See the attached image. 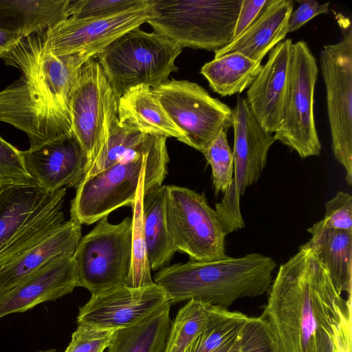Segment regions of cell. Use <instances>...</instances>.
<instances>
[{
  "label": "cell",
  "instance_id": "6da1fadb",
  "mask_svg": "<svg viewBox=\"0 0 352 352\" xmlns=\"http://www.w3.org/2000/svg\"><path fill=\"white\" fill-rule=\"evenodd\" d=\"M261 316L280 352H336L344 300L314 252L302 245L282 264Z\"/></svg>",
  "mask_w": 352,
  "mask_h": 352
},
{
  "label": "cell",
  "instance_id": "7a4b0ae2",
  "mask_svg": "<svg viewBox=\"0 0 352 352\" xmlns=\"http://www.w3.org/2000/svg\"><path fill=\"white\" fill-rule=\"evenodd\" d=\"M275 261L260 253L214 261L190 260L166 266L155 274L170 304L195 300L227 309L236 300L261 296L272 283Z\"/></svg>",
  "mask_w": 352,
  "mask_h": 352
},
{
  "label": "cell",
  "instance_id": "3957f363",
  "mask_svg": "<svg viewBox=\"0 0 352 352\" xmlns=\"http://www.w3.org/2000/svg\"><path fill=\"white\" fill-rule=\"evenodd\" d=\"M166 139L147 135L116 164L85 179L71 202L70 219L92 224L118 208L132 206L142 182L144 192L162 186L169 162Z\"/></svg>",
  "mask_w": 352,
  "mask_h": 352
},
{
  "label": "cell",
  "instance_id": "277c9868",
  "mask_svg": "<svg viewBox=\"0 0 352 352\" xmlns=\"http://www.w3.org/2000/svg\"><path fill=\"white\" fill-rule=\"evenodd\" d=\"M242 0H152L146 21L182 49L217 51L234 39Z\"/></svg>",
  "mask_w": 352,
  "mask_h": 352
},
{
  "label": "cell",
  "instance_id": "5b68a950",
  "mask_svg": "<svg viewBox=\"0 0 352 352\" xmlns=\"http://www.w3.org/2000/svg\"><path fill=\"white\" fill-rule=\"evenodd\" d=\"M182 48L156 32L135 28L124 33L97 55L116 98L129 89L144 85L155 88L178 68L175 60Z\"/></svg>",
  "mask_w": 352,
  "mask_h": 352
},
{
  "label": "cell",
  "instance_id": "8992f818",
  "mask_svg": "<svg viewBox=\"0 0 352 352\" xmlns=\"http://www.w3.org/2000/svg\"><path fill=\"white\" fill-rule=\"evenodd\" d=\"M164 187L167 228L176 251L197 261L227 258L226 237L229 233L205 195L185 187Z\"/></svg>",
  "mask_w": 352,
  "mask_h": 352
},
{
  "label": "cell",
  "instance_id": "52a82bcc",
  "mask_svg": "<svg viewBox=\"0 0 352 352\" xmlns=\"http://www.w3.org/2000/svg\"><path fill=\"white\" fill-rule=\"evenodd\" d=\"M336 20L342 32L340 41L326 45L320 54V65L326 89L331 148L352 184V26L345 16Z\"/></svg>",
  "mask_w": 352,
  "mask_h": 352
},
{
  "label": "cell",
  "instance_id": "ba28073f",
  "mask_svg": "<svg viewBox=\"0 0 352 352\" xmlns=\"http://www.w3.org/2000/svg\"><path fill=\"white\" fill-rule=\"evenodd\" d=\"M107 217L80 238L74 254L78 287L91 295L125 285L131 267L132 219L113 224Z\"/></svg>",
  "mask_w": 352,
  "mask_h": 352
},
{
  "label": "cell",
  "instance_id": "9c48e42d",
  "mask_svg": "<svg viewBox=\"0 0 352 352\" xmlns=\"http://www.w3.org/2000/svg\"><path fill=\"white\" fill-rule=\"evenodd\" d=\"M232 127L234 130L233 179L229 190L215 206L229 234L245 227L240 199L246 188L260 178L269 150L276 141L273 134L261 126L250 111L245 98L240 95L232 109Z\"/></svg>",
  "mask_w": 352,
  "mask_h": 352
},
{
  "label": "cell",
  "instance_id": "30bf717a",
  "mask_svg": "<svg viewBox=\"0 0 352 352\" xmlns=\"http://www.w3.org/2000/svg\"><path fill=\"white\" fill-rule=\"evenodd\" d=\"M318 75L316 59L308 44L293 43L283 119L274 136L301 158L319 155L322 148L314 118Z\"/></svg>",
  "mask_w": 352,
  "mask_h": 352
},
{
  "label": "cell",
  "instance_id": "8fae6325",
  "mask_svg": "<svg viewBox=\"0 0 352 352\" xmlns=\"http://www.w3.org/2000/svg\"><path fill=\"white\" fill-rule=\"evenodd\" d=\"M152 90L182 132L184 144L201 153L221 131L232 126V109L195 82L168 80Z\"/></svg>",
  "mask_w": 352,
  "mask_h": 352
},
{
  "label": "cell",
  "instance_id": "7c38bea8",
  "mask_svg": "<svg viewBox=\"0 0 352 352\" xmlns=\"http://www.w3.org/2000/svg\"><path fill=\"white\" fill-rule=\"evenodd\" d=\"M96 57L87 52L60 56L45 53L37 32L23 36L3 59L6 65L19 68L26 80L71 118L69 98L79 71L88 59Z\"/></svg>",
  "mask_w": 352,
  "mask_h": 352
},
{
  "label": "cell",
  "instance_id": "4fadbf2b",
  "mask_svg": "<svg viewBox=\"0 0 352 352\" xmlns=\"http://www.w3.org/2000/svg\"><path fill=\"white\" fill-rule=\"evenodd\" d=\"M149 6L104 18L67 19L38 32L41 48L55 56L87 52L96 56L118 37L152 16Z\"/></svg>",
  "mask_w": 352,
  "mask_h": 352
},
{
  "label": "cell",
  "instance_id": "5bb4252c",
  "mask_svg": "<svg viewBox=\"0 0 352 352\" xmlns=\"http://www.w3.org/2000/svg\"><path fill=\"white\" fill-rule=\"evenodd\" d=\"M94 58L82 65L69 98L72 131L86 155L89 170L105 143L107 109L114 96Z\"/></svg>",
  "mask_w": 352,
  "mask_h": 352
},
{
  "label": "cell",
  "instance_id": "9a60e30c",
  "mask_svg": "<svg viewBox=\"0 0 352 352\" xmlns=\"http://www.w3.org/2000/svg\"><path fill=\"white\" fill-rule=\"evenodd\" d=\"M0 121L25 132L34 148L71 131V118L23 76L0 91Z\"/></svg>",
  "mask_w": 352,
  "mask_h": 352
},
{
  "label": "cell",
  "instance_id": "2e32d148",
  "mask_svg": "<svg viewBox=\"0 0 352 352\" xmlns=\"http://www.w3.org/2000/svg\"><path fill=\"white\" fill-rule=\"evenodd\" d=\"M169 303L164 289L155 283L141 287L123 285L91 295L80 307L77 323L103 329L130 327Z\"/></svg>",
  "mask_w": 352,
  "mask_h": 352
},
{
  "label": "cell",
  "instance_id": "e0dca14e",
  "mask_svg": "<svg viewBox=\"0 0 352 352\" xmlns=\"http://www.w3.org/2000/svg\"><path fill=\"white\" fill-rule=\"evenodd\" d=\"M21 153L28 174L49 191L77 188L89 170L86 155L73 131Z\"/></svg>",
  "mask_w": 352,
  "mask_h": 352
},
{
  "label": "cell",
  "instance_id": "ac0fdd59",
  "mask_svg": "<svg viewBox=\"0 0 352 352\" xmlns=\"http://www.w3.org/2000/svg\"><path fill=\"white\" fill-rule=\"evenodd\" d=\"M293 42L285 38L269 52L268 58L246 93L250 111L267 133H275L283 119Z\"/></svg>",
  "mask_w": 352,
  "mask_h": 352
},
{
  "label": "cell",
  "instance_id": "d6986e66",
  "mask_svg": "<svg viewBox=\"0 0 352 352\" xmlns=\"http://www.w3.org/2000/svg\"><path fill=\"white\" fill-rule=\"evenodd\" d=\"M78 287L74 254L56 257L17 285L0 294V318L22 313L71 293Z\"/></svg>",
  "mask_w": 352,
  "mask_h": 352
},
{
  "label": "cell",
  "instance_id": "ffe728a7",
  "mask_svg": "<svg viewBox=\"0 0 352 352\" xmlns=\"http://www.w3.org/2000/svg\"><path fill=\"white\" fill-rule=\"evenodd\" d=\"M80 238L81 224L70 219L23 251L0 263V294L56 257L74 254Z\"/></svg>",
  "mask_w": 352,
  "mask_h": 352
},
{
  "label": "cell",
  "instance_id": "44dd1931",
  "mask_svg": "<svg viewBox=\"0 0 352 352\" xmlns=\"http://www.w3.org/2000/svg\"><path fill=\"white\" fill-rule=\"evenodd\" d=\"M66 192V188L49 191L37 182L0 184V254L31 221Z\"/></svg>",
  "mask_w": 352,
  "mask_h": 352
},
{
  "label": "cell",
  "instance_id": "7402d4cb",
  "mask_svg": "<svg viewBox=\"0 0 352 352\" xmlns=\"http://www.w3.org/2000/svg\"><path fill=\"white\" fill-rule=\"evenodd\" d=\"M292 0H267L254 22L227 46L214 52V58L239 52L256 62L285 38Z\"/></svg>",
  "mask_w": 352,
  "mask_h": 352
},
{
  "label": "cell",
  "instance_id": "603a6c76",
  "mask_svg": "<svg viewBox=\"0 0 352 352\" xmlns=\"http://www.w3.org/2000/svg\"><path fill=\"white\" fill-rule=\"evenodd\" d=\"M120 123L145 135L173 137L184 143L182 132L161 105L152 88L141 85L132 87L118 100Z\"/></svg>",
  "mask_w": 352,
  "mask_h": 352
},
{
  "label": "cell",
  "instance_id": "cb8c5ba5",
  "mask_svg": "<svg viewBox=\"0 0 352 352\" xmlns=\"http://www.w3.org/2000/svg\"><path fill=\"white\" fill-rule=\"evenodd\" d=\"M71 0H0V30L23 36L69 17Z\"/></svg>",
  "mask_w": 352,
  "mask_h": 352
},
{
  "label": "cell",
  "instance_id": "d4e9b609",
  "mask_svg": "<svg viewBox=\"0 0 352 352\" xmlns=\"http://www.w3.org/2000/svg\"><path fill=\"white\" fill-rule=\"evenodd\" d=\"M307 231L311 237L302 245L314 252L338 292L351 295L352 231L312 227Z\"/></svg>",
  "mask_w": 352,
  "mask_h": 352
},
{
  "label": "cell",
  "instance_id": "484cf974",
  "mask_svg": "<svg viewBox=\"0 0 352 352\" xmlns=\"http://www.w3.org/2000/svg\"><path fill=\"white\" fill-rule=\"evenodd\" d=\"M142 216L149 266L160 270L177 252L167 228L163 185L144 192Z\"/></svg>",
  "mask_w": 352,
  "mask_h": 352
},
{
  "label": "cell",
  "instance_id": "4316f807",
  "mask_svg": "<svg viewBox=\"0 0 352 352\" xmlns=\"http://www.w3.org/2000/svg\"><path fill=\"white\" fill-rule=\"evenodd\" d=\"M263 68L261 62L239 52L226 54L205 63L200 73L221 96L241 94L249 88Z\"/></svg>",
  "mask_w": 352,
  "mask_h": 352
},
{
  "label": "cell",
  "instance_id": "83f0119b",
  "mask_svg": "<svg viewBox=\"0 0 352 352\" xmlns=\"http://www.w3.org/2000/svg\"><path fill=\"white\" fill-rule=\"evenodd\" d=\"M170 306L134 326L116 329L107 352H163L171 324Z\"/></svg>",
  "mask_w": 352,
  "mask_h": 352
},
{
  "label": "cell",
  "instance_id": "f1b7e54d",
  "mask_svg": "<svg viewBox=\"0 0 352 352\" xmlns=\"http://www.w3.org/2000/svg\"><path fill=\"white\" fill-rule=\"evenodd\" d=\"M117 110L118 99L114 95L107 109L105 143L85 179L116 164L129 152L139 146L147 135L122 125Z\"/></svg>",
  "mask_w": 352,
  "mask_h": 352
},
{
  "label": "cell",
  "instance_id": "f546056e",
  "mask_svg": "<svg viewBox=\"0 0 352 352\" xmlns=\"http://www.w3.org/2000/svg\"><path fill=\"white\" fill-rule=\"evenodd\" d=\"M248 316L214 307L210 318L188 352H230L238 342Z\"/></svg>",
  "mask_w": 352,
  "mask_h": 352
},
{
  "label": "cell",
  "instance_id": "4dcf8cb0",
  "mask_svg": "<svg viewBox=\"0 0 352 352\" xmlns=\"http://www.w3.org/2000/svg\"><path fill=\"white\" fill-rule=\"evenodd\" d=\"M214 307L195 300H188L170 324L163 352H188L206 325Z\"/></svg>",
  "mask_w": 352,
  "mask_h": 352
},
{
  "label": "cell",
  "instance_id": "1f68e13d",
  "mask_svg": "<svg viewBox=\"0 0 352 352\" xmlns=\"http://www.w3.org/2000/svg\"><path fill=\"white\" fill-rule=\"evenodd\" d=\"M144 185V182L140 184L135 201L131 206L133 209L131 262L125 283V285L130 287H145L154 283L148 260L143 226L142 200Z\"/></svg>",
  "mask_w": 352,
  "mask_h": 352
},
{
  "label": "cell",
  "instance_id": "d6a6232c",
  "mask_svg": "<svg viewBox=\"0 0 352 352\" xmlns=\"http://www.w3.org/2000/svg\"><path fill=\"white\" fill-rule=\"evenodd\" d=\"M212 169L216 194L226 193L234 175L232 153L227 139V132L221 131L206 150L202 153Z\"/></svg>",
  "mask_w": 352,
  "mask_h": 352
},
{
  "label": "cell",
  "instance_id": "836d02e7",
  "mask_svg": "<svg viewBox=\"0 0 352 352\" xmlns=\"http://www.w3.org/2000/svg\"><path fill=\"white\" fill-rule=\"evenodd\" d=\"M151 0L72 1L69 16L76 19L104 18L149 6Z\"/></svg>",
  "mask_w": 352,
  "mask_h": 352
},
{
  "label": "cell",
  "instance_id": "e575fe53",
  "mask_svg": "<svg viewBox=\"0 0 352 352\" xmlns=\"http://www.w3.org/2000/svg\"><path fill=\"white\" fill-rule=\"evenodd\" d=\"M239 352H280L267 321L248 317L239 339Z\"/></svg>",
  "mask_w": 352,
  "mask_h": 352
},
{
  "label": "cell",
  "instance_id": "d590c367",
  "mask_svg": "<svg viewBox=\"0 0 352 352\" xmlns=\"http://www.w3.org/2000/svg\"><path fill=\"white\" fill-rule=\"evenodd\" d=\"M324 207V218L312 228L352 231V196L349 193L338 191Z\"/></svg>",
  "mask_w": 352,
  "mask_h": 352
},
{
  "label": "cell",
  "instance_id": "8d00e7d4",
  "mask_svg": "<svg viewBox=\"0 0 352 352\" xmlns=\"http://www.w3.org/2000/svg\"><path fill=\"white\" fill-rule=\"evenodd\" d=\"M116 329L78 324L64 352H104Z\"/></svg>",
  "mask_w": 352,
  "mask_h": 352
},
{
  "label": "cell",
  "instance_id": "74e56055",
  "mask_svg": "<svg viewBox=\"0 0 352 352\" xmlns=\"http://www.w3.org/2000/svg\"><path fill=\"white\" fill-rule=\"evenodd\" d=\"M35 182L27 172L21 151L0 137V184Z\"/></svg>",
  "mask_w": 352,
  "mask_h": 352
},
{
  "label": "cell",
  "instance_id": "f35d334b",
  "mask_svg": "<svg viewBox=\"0 0 352 352\" xmlns=\"http://www.w3.org/2000/svg\"><path fill=\"white\" fill-rule=\"evenodd\" d=\"M297 2L300 5L296 10L291 12L287 21V34L298 30L316 16L329 12V2L320 3L314 0H298Z\"/></svg>",
  "mask_w": 352,
  "mask_h": 352
},
{
  "label": "cell",
  "instance_id": "ab89813d",
  "mask_svg": "<svg viewBox=\"0 0 352 352\" xmlns=\"http://www.w3.org/2000/svg\"><path fill=\"white\" fill-rule=\"evenodd\" d=\"M266 1L242 0L234 28V39L240 36L254 22Z\"/></svg>",
  "mask_w": 352,
  "mask_h": 352
},
{
  "label": "cell",
  "instance_id": "60d3db41",
  "mask_svg": "<svg viewBox=\"0 0 352 352\" xmlns=\"http://www.w3.org/2000/svg\"><path fill=\"white\" fill-rule=\"evenodd\" d=\"M351 301L343 314L335 334L336 352H351Z\"/></svg>",
  "mask_w": 352,
  "mask_h": 352
},
{
  "label": "cell",
  "instance_id": "b9f144b4",
  "mask_svg": "<svg viewBox=\"0 0 352 352\" xmlns=\"http://www.w3.org/2000/svg\"><path fill=\"white\" fill-rule=\"evenodd\" d=\"M23 36L0 30V58L12 50Z\"/></svg>",
  "mask_w": 352,
  "mask_h": 352
},
{
  "label": "cell",
  "instance_id": "7bdbcfd3",
  "mask_svg": "<svg viewBox=\"0 0 352 352\" xmlns=\"http://www.w3.org/2000/svg\"><path fill=\"white\" fill-rule=\"evenodd\" d=\"M230 352H239V340L234 344V346L232 348V349L230 351Z\"/></svg>",
  "mask_w": 352,
  "mask_h": 352
},
{
  "label": "cell",
  "instance_id": "ee69618b",
  "mask_svg": "<svg viewBox=\"0 0 352 352\" xmlns=\"http://www.w3.org/2000/svg\"><path fill=\"white\" fill-rule=\"evenodd\" d=\"M36 352H58L55 349H49L46 350H40Z\"/></svg>",
  "mask_w": 352,
  "mask_h": 352
}]
</instances>
